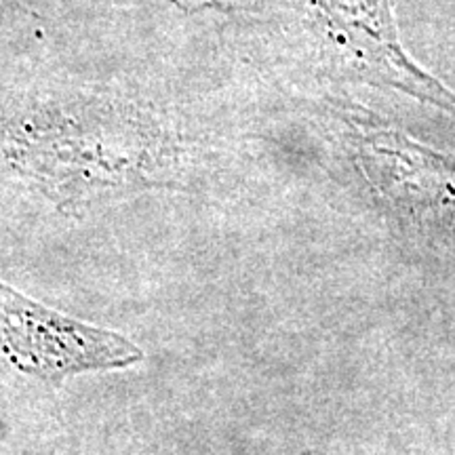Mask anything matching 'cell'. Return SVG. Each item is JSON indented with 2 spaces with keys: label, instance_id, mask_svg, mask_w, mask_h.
<instances>
[{
  "label": "cell",
  "instance_id": "1",
  "mask_svg": "<svg viewBox=\"0 0 455 455\" xmlns=\"http://www.w3.org/2000/svg\"><path fill=\"white\" fill-rule=\"evenodd\" d=\"M0 352L20 371L47 382L81 371L129 367L144 358L124 335L83 325L4 283H0Z\"/></svg>",
  "mask_w": 455,
  "mask_h": 455
}]
</instances>
